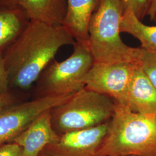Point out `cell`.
Masks as SVG:
<instances>
[{
	"label": "cell",
	"mask_w": 156,
	"mask_h": 156,
	"mask_svg": "<svg viewBox=\"0 0 156 156\" xmlns=\"http://www.w3.org/2000/svg\"><path fill=\"white\" fill-rule=\"evenodd\" d=\"M75 43L62 26L30 21L3 53L10 83L21 89H28L55 60L62 47Z\"/></svg>",
	"instance_id": "cell-1"
},
{
	"label": "cell",
	"mask_w": 156,
	"mask_h": 156,
	"mask_svg": "<svg viewBox=\"0 0 156 156\" xmlns=\"http://www.w3.org/2000/svg\"><path fill=\"white\" fill-rule=\"evenodd\" d=\"M156 156V113L142 114L116 103L98 156Z\"/></svg>",
	"instance_id": "cell-2"
},
{
	"label": "cell",
	"mask_w": 156,
	"mask_h": 156,
	"mask_svg": "<svg viewBox=\"0 0 156 156\" xmlns=\"http://www.w3.org/2000/svg\"><path fill=\"white\" fill-rule=\"evenodd\" d=\"M122 16L120 0H101L89 27V47L94 62H140L144 49L130 47L121 38Z\"/></svg>",
	"instance_id": "cell-3"
},
{
	"label": "cell",
	"mask_w": 156,
	"mask_h": 156,
	"mask_svg": "<svg viewBox=\"0 0 156 156\" xmlns=\"http://www.w3.org/2000/svg\"><path fill=\"white\" fill-rule=\"evenodd\" d=\"M116 105L109 97L84 87L51 110V124L59 135L94 127L110 121Z\"/></svg>",
	"instance_id": "cell-4"
},
{
	"label": "cell",
	"mask_w": 156,
	"mask_h": 156,
	"mask_svg": "<svg viewBox=\"0 0 156 156\" xmlns=\"http://www.w3.org/2000/svg\"><path fill=\"white\" fill-rule=\"evenodd\" d=\"M94 60L89 45L76 42L71 55L62 62L53 60L39 76L41 96L73 94L83 89V79Z\"/></svg>",
	"instance_id": "cell-5"
},
{
	"label": "cell",
	"mask_w": 156,
	"mask_h": 156,
	"mask_svg": "<svg viewBox=\"0 0 156 156\" xmlns=\"http://www.w3.org/2000/svg\"><path fill=\"white\" fill-rule=\"evenodd\" d=\"M73 95L41 96L1 109L0 146L11 142L39 115L61 105Z\"/></svg>",
	"instance_id": "cell-6"
},
{
	"label": "cell",
	"mask_w": 156,
	"mask_h": 156,
	"mask_svg": "<svg viewBox=\"0 0 156 156\" xmlns=\"http://www.w3.org/2000/svg\"><path fill=\"white\" fill-rule=\"evenodd\" d=\"M140 63L94 62L84 78V87L107 95L124 106L135 68Z\"/></svg>",
	"instance_id": "cell-7"
},
{
	"label": "cell",
	"mask_w": 156,
	"mask_h": 156,
	"mask_svg": "<svg viewBox=\"0 0 156 156\" xmlns=\"http://www.w3.org/2000/svg\"><path fill=\"white\" fill-rule=\"evenodd\" d=\"M109 122L62 134L43 151L48 156H98L108 131Z\"/></svg>",
	"instance_id": "cell-8"
},
{
	"label": "cell",
	"mask_w": 156,
	"mask_h": 156,
	"mask_svg": "<svg viewBox=\"0 0 156 156\" xmlns=\"http://www.w3.org/2000/svg\"><path fill=\"white\" fill-rule=\"evenodd\" d=\"M50 111L39 115L12 141L22 147L26 156H39L47 146L59 140L60 135L56 133L51 124Z\"/></svg>",
	"instance_id": "cell-9"
},
{
	"label": "cell",
	"mask_w": 156,
	"mask_h": 156,
	"mask_svg": "<svg viewBox=\"0 0 156 156\" xmlns=\"http://www.w3.org/2000/svg\"><path fill=\"white\" fill-rule=\"evenodd\" d=\"M101 0H67V11L62 26L76 42L89 45V27L91 17Z\"/></svg>",
	"instance_id": "cell-10"
},
{
	"label": "cell",
	"mask_w": 156,
	"mask_h": 156,
	"mask_svg": "<svg viewBox=\"0 0 156 156\" xmlns=\"http://www.w3.org/2000/svg\"><path fill=\"white\" fill-rule=\"evenodd\" d=\"M124 106L142 114L156 113V89L145 74L140 63L135 68Z\"/></svg>",
	"instance_id": "cell-11"
},
{
	"label": "cell",
	"mask_w": 156,
	"mask_h": 156,
	"mask_svg": "<svg viewBox=\"0 0 156 156\" xmlns=\"http://www.w3.org/2000/svg\"><path fill=\"white\" fill-rule=\"evenodd\" d=\"M19 5L30 21L62 26L67 11V0H20Z\"/></svg>",
	"instance_id": "cell-12"
},
{
	"label": "cell",
	"mask_w": 156,
	"mask_h": 156,
	"mask_svg": "<svg viewBox=\"0 0 156 156\" xmlns=\"http://www.w3.org/2000/svg\"><path fill=\"white\" fill-rule=\"evenodd\" d=\"M30 20L21 7L0 9V54L17 39Z\"/></svg>",
	"instance_id": "cell-13"
},
{
	"label": "cell",
	"mask_w": 156,
	"mask_h": 156,
	"mask_svg": "<svg viewBox=\"0 0 156 156\" xmlns=\"http://www.w3.org/2000/svg\"><path fill=\"white\" fill-rule=\"evenodd\" d=\"M120 32L129 34L139 40L141 48L145 50L156 51V26L144 24L129 8L123 12Z\"/></svg>",
	"instance_id": "cell-14"
},
{
	"label": "cell",
	"mask_w": 156,
	"mask_h": 156,
	"mask_svg": "<svg viewBox=\"0 0 156 156\" xmlns=\"http://www.w3.org/2000/svg\"><path fill=\"white\" fill-rule=\"evenodd\" d=\"M140 66L156 89V51H149L144 49Z\"/></svg>",
	"instance_id": "cell-15"
},
{
	"label": "cell",
	"mask_w": 156,
	"mask_h": 156,
	"mask_svg": "<svg viewBox=\"0 0 156 156\" xmlns=\"http://www.w3.org/2000/svg\"><path fill=\"white\" fill-rule=\"evenodd\" d=\"M123 12L131 8L140 21H142L150 8L151 0H120Z\"/></svg>",
	"instance_id": "cell-16"
},
{
	"label": "cell",
	"mask_w": 156,
	"mask_h": 156,
	"mask_svg": "<svg viewBox=\"0 0 156 156\" xmlns=\"http://www.w3.org/2000/svg\"><path fill=\"white\" fill-rule=\"evenodd\" d=\"M10 84L3 54H0V94L8 93Z\"/></svg>",
	"instance_id": "cell-17"
},
{
	"label": "cell",
	"mask_w": 156,
	"mask_h": 156,
	"mask_svg": "<svg viewBox=\"0 0 156 156\" xmlns=\"http://www.w3.org/2000/svg\"><path fill=\"white\" fill-rule=\"evenodd\" d=\"M0 156H26L22 147L14 142L0 146Z\"/></svg>",
	"instance_id": "cell-18"
},
{
	"label": "cell",
	"mask_w": 156,
	"mask_h": 156,
	"mask_svg": "<svg viewBox=\"0 0 156 156\" xmlns=\"http://www.w3.org/2000/svg\"><path fill=\"white\" fill-rule=\"evenodd\" d=\"M13 97L9 92L0 94V110L13 104Z\"/></svg>",
	"instance_id": "cell-19"
},
{
	"label": "cell",
	"mask_w": 156,
	"mask_h": 156,
	"mask_svg": "<svg viewBox=\"0 0 156 156\" xmlns=\"http://www.w3.org/2000/svg\"><path fill=\"white\" fill-rule=\"evenodd\" d=\"M20 0H0V9H11L20 7Z\"/></svg>",
	"instance_id": "cell-20"
},
{
	"label": "cell",
	"mask_w": 156,
	"mask_h": 156,
	"mask_svg": "<svg viewBox=\"0 0 156 156\" xmlns=\"http://www.w3.org/2000/svg\"><path fill=\"white\" fill-rule=\"evenodd\" d=\"M147 16L149 17V19L151 21H154L155 19L156 16V0L151 1V6Z\"/></svg>",
	"instance_id": "cell-21"
},
{
	"label": "cell",
	"mask_w": 156,
	"mask_h": 156,
	"mask_svg": "<svg viewBox=\"0 0 156 156\" xmlns=\"http://www.w3.org/2000/svg\"><path fill=\"white\" fill-rule=\"evenodd\" d=\"M39 156H47V155H46V154H45V153H44V152H43V151H42V153H41V154H40V155H39Z\"/></svg>",
	"instance_id": "cell-22"
},
{
	"label": "cell",
	"mask_w": 156,
	"mask_h": 156,
	"mask_svg": "<svg viewBox=\"0 0 156 156\" xmlns=\"http://www.w3.org/2000/svg\"><path fill=\"white\" fill-rule=\"evenodd\" d=\"M154 22H156V17H155V19H154Z\"/></svg>",
	"instance_id": "cell-23"
},
{
	"label": "cell",
	"mask_w": 156,
	"mask_h": 156,
	"mask_svg": "<svg viewBox=\"0 0 156 156\" xmlns=\"http://www.w3.org/2000/svg\"></svg>",
	"instance_id": "cell-24"
}]
</instances>
